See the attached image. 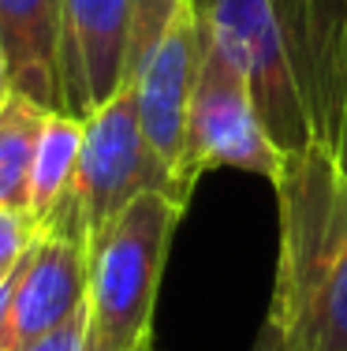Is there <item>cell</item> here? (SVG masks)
<instances>
[{
  "label": "cell",
  "mask_w": 347,
  "mask_h": 351,
  "mask_svg": "<svg viewBox=\"0 0 347 351\" xmlns=\"http://www.w3.org/2000/svg\"><path fill=\"white\" fill-rule=\"evenodd\" d=\"M191 8L205 38L246 79L280 154H336L347 0H191Z\"/></svg>",
  "instance_id": "6da1fadb"
},
{
  "label": "cell",
  "mask_w": 347,
  "mask_h": 351,
  "mask_svg": "<svg viewBox=\"0 0 347 351\" xmlns=\"http://www.w3.org/2000/svg\"><path fill=\"white\" fill-rule=\"evenodd\" d=\"M280 254L269 317L287 351H347V176L336 154L284 157Z\"/></svg>",
  "instance_id": "7a4b0ae2"
},
{
  "label": "cell",
  "mask_w": 347,
  "mask_h": 351,
  "mask_svg": "<svg viewBox=\"0 0 347 351\" xmlns=\"http://www.w3.org/2000/svg\"><path fill=\"white\" fill-rule=\"evenodd\" d=\"M187 206L138 195L86 247V351L153 348V311L164 262Z\"/></svg>",
  "instance_id": "3957f363"
},
{
  "label": "cell",
  "mask_w": 347,
  "mask_h": 351,
  "mask_svg": "<svg viewBox=\"0 0 347 351\" xmlns=\"http://www.w3.org/2000/svg\"><path fill=\"white\" fill-rule=\"evenodd\" d=\"M150 191H161L179 206H187L176 191L172 172L142 135L135 94L131 86H123L112 101H105L82 120L71 187L64 191V198L53 206V213L41 221L38 232L90 247L138 195H150Z\"/></svg>",
  "instance_id": "277c9868"
},
{
  "label": "cell",
  "mask_w": 347,
  "mask_h": 351,
  "mask_svg": "<svg viewBox=\"0 0 347 351\" xmlns=\"http://www.w3.org/2000/svg\"><path fill=\"white\" fill-rule=\"evenodd\" d=\"M198 30H202V23H198ZM213 169H239L277 183L280 169H284V154L261 123L246 79L202 30V56H198L183 131V157H179L176 176L179 191L191 198L198 180Z\"/></svg>",
  "instance_id": "5b68a950"
},
{
  "label": "cell",
  "mask_w": 347,
  "mask_h": 351,
  "mask_svg": "<svg viewBox=\"0 0 347 351\" xmlns=\"http://www.w3.org/2000/svg\"><path fill=\"white\" fill-rule=\"evenodd\" d=\"M135 0H60L64 116L86 120L127 86Z\"/></svg>",
  "instance_id": "8992f818"
},
{
  "label": "cell",
  "mask_w": 347,
  "mask_h": 351,
  "mask_svg": "<svg viewBox=\"0 0 347 351\" xmlns=\"http://www.w3.org/2000/svg\"><path fill=\"white\" fill-rule=\"evenodd\" d=\"M198 56H202V30H198V15L191 0H183L176 19L168 23V30L153 45V53L138 64V71L127 82L131 94H135L142 135L153 154L164 161V169L172 172V180L179 176V157H183V131L198 75ZM179 198L191 202L183 191H179Z\"/></svg>",
  "instance_id": "52a82bcc"
},
{
  "label": "cell",
  "mask_w": 347,
  "mask_h": 351,
  "mask_svg": "<svg viewBox=\"0 0 347 351\" xmlns=\"http://www.w3.org/2000/svg\"><path fill=\"white\" fill-rule=\"evenodd\" d=\"M86 303V247L38 232L12 277L8 311L0 317V348L23 351L64 325Z\"/></svg>",
  "instance_id": "ba28073f"
},
{
  "label": "cell",
  "mask_w": 347,
  "mask_h": 351,
  "mask_svg": "<svg viewBox=\"0 0 347 351\" xmlns=\"http://www.w3.org/2000/svg\"><path fill=\"white\" fill-rule=\"evenodd\" d=\"M0 45L12 94L64 112L60 0H0Z\"/></svg>",
  "instance_id": "9c48e42d"
},
{
  "label": "cell",
  "mask_w": 347,
  "mask_h": 351,
  "mask_svg": "<svg viewBox=\"0 0 347 351\" xmlns=\"http://www.w3.org/2000/svg\"><path fill=\"white\" fill-rule=\"evenodd\" d=\"M79 142H82V120L64 116V112L45 116L38 146H34V161H30V198H27V213L38 228L53 213V206L64 198V191L71 187Z\"/></svg>",
  "instance_id": "30bf717a"
},
{
  "label": "cell",
  "mask_w": 347,
  "mask_h": 351,
  "mask_svg": "<svg viewBox=\"0 0 347 351\" xmlns=\"http://www.w3.org/2000/svg\"><path fill=\"white\" fill-rule=\"evenodd\" d=\"M49 108L23 94H8L0 105V210L27 213L30 198V161ZM30 217V213H27Z\"/></svg>",
  "instance_id": "8fae6325"
},
{
  "label": "cell",
  "mask_w": 347,
  "mask_h": 351,
  "mask_svg": "<svg viewBox=\"0 0 347 351\" xmlns=\"http://www.w3.org/2000/svg\"><path fill=\"white\" fill-rule=\"evenodd\" d=\"M183 0H135V15H131V53H127V82L138 71V64L153 53V45L176 19Z\"/></svg>",
  "instance_id": "7c38bea8"
},
{
  "label": "cell",
  "mask_w": 347,
  "mask_h": 351,
  "mask_svg": "<svg viewBox=\"0 0 347 351\" xmlns=\"http://www.w3.org/2000/svg\"><path fill=\"white\" fill-rule=\"evenodd\" d=\"M34 236H38V224L30 221L27 213L0 210V277H8V273L15 269V262L27 254V247L34 243Z\"/></svg>",
  "instance_id": "4fadbf2b"
},
{
  "label": "cell",
  "mask_w": 347,
  "mask_h": 351,
  "mask_svg": "<svg viewBox=\"0 0 347 351\" xmlns=\"http://www.w3.org/2000/svg\"><path fill=\"white\" fill-rule=\"evenodd\" d=\"M23 351H86V303H82L64 325H56L53 332H45L41 340L27 344Z\"/></svg>",
  "instance_id": "5bb4252c"
},
{
  "label": "cell",
  "mask_w": 347,
  "mask_h": 351,
  "mask_svg": "<svg viewBox=\"0 0 347 351\" xmlns=\"http://www.w3.org/2000/svg\"><path fill=\"white\" fill-rule=\"evenodd\" d=\"M250 351H287L284 344V337H280V329H277V322L266 314V322H261V329H258V337H254V344Z\"/></svg>",
  "instance_id": "9a60e30c"
},
{
  "label": "cell",
  "mask_w": 347,
  "mask_h": 351,
  "mask_svg": "<svg viewBox=\"0 0 347 351\" xmlns=\"http://www.w3.org/2000/svg\"><path fill=\"white\" fill-rule=\"evenodd\" d=\"M336 165L347 176V75H344V112H340V135H336Z\"/></svg>",
  "instance_id": "2e32d148"
},
{
  "label": "cell",
  "mask_w": 347,
  "mask_h": 351,
  "mask_svg": "<svg viewBox=\"0 0 347 351\" xmlns=\"http://www.w3.org/2000/svg\"><path fill=\"white\" fill-rule=\"evenodd\" d=\"M8 94H12V86H8V64H4V45H0V105H4Z\"/></svg>",
  "instance_id": "e0dca14e"
},
{
  "label": "cell",
  "mask_w": 347,
  "mask_h": 351,
  "mask_svg": "<svg viewBox=\"0 0 347 351\" xmlns=\"http://www.w3.org/2000/svg\"><path fill=\"white\" fill-rule=\"evenodd\" d=\"M142 351H157V344H153V348H142Z\"/></svg>",
  "instance_id": "ac0fdd59"
},
{
  "label": "cell",
  "mask_w": 347,
  "mask_h": 351,
  "mask_svg": "<svg viewBox=\"0 0 347 351\" xmlns=\"http://www.w3.org/2000/svg\"><path fill=\"white\" fill-rule=\"evenodd\" d=\"M0 351H4V348H0Z\"/></svg>",
  "instance_id": "d6986e66"
}]
</instances>
